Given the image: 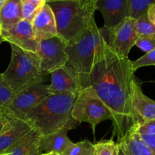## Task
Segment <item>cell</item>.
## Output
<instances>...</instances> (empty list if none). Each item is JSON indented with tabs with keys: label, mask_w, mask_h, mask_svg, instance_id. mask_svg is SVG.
<instances>
[{
	"label": "cell",
	"mask_w": 155,
	"mask_h": 155,
	"mask_svg": "<svg viewBox=\"0 0 155 155\" xmlns=\"http://www.w3.org/2000/svg\"><path fill=\"white\" fill-rule=\"evenodd\" d=\"M68 131L69 130L66 129H63L51 134L41 136L39 140V154L57 153L61 155L74 143L68 138Z\"/></svg>",
	"instance_id": "cell-16"
},
{
	"label": "cell",
	"mask_w": 155,
	"mask_h": 155,
	"mask_svg": "<svg viewBox=\"0 0 155 155\" xmlns=\"http://www.w3.org/2000/svg\"><path fill=\"white\" fill-rule=\"evenodd\" d=\"M7 1V0H0V10H1L2 7L3 6V5L5 4V2Z\"/></svg>",
	"instance_id": "cell-33"
},
{
	"label": "cell",
	"mask_w": 155,
	"mask_h": 155,
	"mask_svg": "<svg viewBox=\"0 0 155 155\" xmlns=\"http://www.w3.org/2000/svg\"><path fill=\"white\" fill-rule=\"evenodd\" d=\"M136 20L127 17L117 25L110 30H107L109 46L117 54L122 57L129 58V54L137 40Z\"/></svg>",
	"instance_id": "cell-9"
},
{
	"label": "cell",
	"mask_w": 155,
	"mask_h": 155,
	"mask_svg": "<svg viewBox=\"0 0 155 155\" xmlns=\"http://www.w3.org/2000/svg\"><path fill=\"white\" fill-rule=\"evenodd\" d=\"M15 92L0 73V109L4 110L15 96Z\"/></svg>",
	"instance_id": "cell-23"
},
{
	"label": "cell",
	"mask_w": 155,
	"mask_h": 155,
	"mask_svg": "<svg viewBox=\"0 0 155 155\" xmlns=\"http://www.w3.org/2000/svg\"><path fill=\"white\" fill-rule=\"evenodd\" d=\"M33 1H45V0H33Z\"/></svg>",
	"instance_id": "cell-40"
},
{
	"label": "cell",
	"mask_w": 155,
	"mask_h": 155,
	"mask_svg": "<svg viewBox=\"0 0 155 155\" xmlns=\"http://www.w3.org/2000/svg\"><path fill=\"white\" fill-rule=\"evenodd\" d=\"M147 15L151 22L155 24V4L151 5L147 10Z\"/></svg>",
	"instance_id": "cell-30"
},
{
	"label": "cell",
	"mask_w": 155,
	"mask_h": 155,
	"mask_svg": "<svg viewBox=\"0 0 155 155\" xmlns=\"http://www.w3.org/2000/svg\"><path fill=\"white\" fill-rule=\"evenodd\" d=\"M94 145V155H120V147L113 139L101 140Z\"/></svg>",
	"instance_id": "cell-22"
},
{
	"label": "cell",
	"mask_w": 155,
	"mask_h": 155,
	"mask_svg": "<svg viewBox=\"0 0 155 155\" xmlns=\"http://www.w3.org/2000/svg\"><path fill=\"white\" fill-rule=\"evenodd\" d=\"M39 155H45V154H39Z\"/></svg>",
	"instance_id": "cell-42"
},
{
	"label": "cell",
	"mask_w": 155,
	"mask_h": 155,
	"mask_svg": "<svg viewBox=\"0 0 155 155\" xmlns=\"http://www.w3.org/2000/svg\"><path fill=\"white\" fill-rule=\"evenodd\" d=\"M12 57L7 69L2 73L5 80L15 92L42 77L36 53L30 52L10 44Z\"/></svg>",
	"instance_id": "cell-5"
},
{
	"label": "cell",
	"mask_w": 155,
	"mask_h": 155,
	"mask_svg": "<svg viewBox=\"0 0 155 155\" xmlns=\"http://www.w3.org/2000/svg\"><path fill=\"white\" fill-rule=\"evenodd\" d=\"M139 136L142 141L148 145V148L155 155V135H139Z\"/></svg>",
	"instance_id": "cell-29"
},
{
	"label": "cell",
	"mask_w": 155,
	"mask_h": 155,
	"mask_svg": "<svg viewBox=\"0 0 155 155\" xmlns=\"http://www.w3.org/2000/svg\"><path fill=\"white\" fill-rule=\"evenodd\" d=\"M10 154V153H8V154H1V155H9Z\"/></svg>",
	"instance_id": "cell-41"
},
{
	"label": "cell",
	"mask_w": 155,
	"mask_h": 155,
	"mask_svg": "<svg viewBox=\"0 0 155 155\" xmlns=\"http://www.w3.org/2000/svg\"><path fill=\"white\" fill-rule=\"evenodd\" d=\"M32 130L31 126L24 120L10 118L0 133V155L8 154L14 145Z\"/></svg>",
	"instance_id": "cell-13"
},
{
	"label": "cell",
	"mask_w": 155,
	"mask_h": 155,
	"mask_svg": "<svg viewBox=\"0 0 155 155\" xmlns=\"http://www.w3.org/2000/svg\"><path fill=\"white\" fill-rule=\"evenodd\" d=\"M131 104L137 124L155 119V101L144 93L136 77L132 83Z\"/></svg>",
	"instance_id": "cell-12"
},
{
	"label": "cell",
	"mask_w": 155,
	"mask_h": 155,
	"mask_svg": "<svg viewBox=\"0 0 155 155\" xmlns=\"http://www.w3.org/2000/svg\"><path fill=\"white\" fill-rule=\"evenodd\" d=\"M57 1H62V0H45L46 3L52 2H57Z\"/></svg>",
	"instance_id": "cell-34"
},
{
	"label": "cell",
	"mask_w": 155,
	"mask_h": 155,
	"mask_svg": "<svg viewBox=\"0 0 155 155\" xmlns=\"http://www.w3.org/2000/svg\"><path fill=\"white\" fill-rule=\"evenodd\" d=\"M2 38L25 51L33 53L37 51L39 42L35 38L32 23L26 20H21L9 30H2Z\"/></svg>",
	"instance_id": "cell-11"
},
{
	"label": "cell",
	"mask_w": 155,
	"mask_h": 155,
	"mask_svg": "<svg viewBox=\"0 0 155 155\" xmlns=\"http://www.w3.org/2000/svg\"><path fill=\"white\" fill-rule=\"evenodd\" d=\"M106 29H99L96 24L83 33L78 39L67 46L70 65L80 77L87 76L90 72L98 51L105 40Z\"/></svg>",
	"instance_id": "cell-4"
},
{
	"label": "cell",
	"mask_w": 155,
	"mask_h": 155,
	"mask_svg": "<svg viewBox=\"0 0 155 155\" xmlns=\"http://www.w3.org/2000/svg\"><path fill=\"white\" fill-rule=\"evenodd\" d=\"M9 119H10V118H9L8 117L6 116V115H5L4 114H3L2 116L0 117V133L2 131L3 128H4L5 124L8 123V121L9 120Z\"/></svg>",
	"instance_id": "cell-31"
},
{
	"label": "cell",
	"mask_w": 155,
	"mask_h": 155,
	"mask_svg": "<svg viewBox=\"0 0 155 155\" xmlns=\"http://www.w3.org/2000/svg\"><path fill=\"white\" fill-rule=\"evenodd\" d=\"M3 115V112H2V110H1V109H0V117H1Z\"/></svg>",
	"instance_id": "cell-38"
},
{
	"label": "cell",
	"mask_w": 155,
	"mask_h": 155,
	"mask_svg": "<svg viewBox=\"0 0 155 155\" xmlns=\"http://www.w3.org/2000/svg\"><path fill=\"white\" fill-rule=\"evenodd\" d=\"M49 94H77L82 89L80 76L67 64L51 74Z\"/></svg>",
	"instance_id": "cell-10"
},
{
	"label": "cell",
	"mask_w": 155,
	"mask_h": 155,
	"mask_svg": "<svg viewBox=\"0 0 155 155\" xmlns=\"http://www.w3.org/2000/svg\"><path fill=\"white\" fill-rule=\"evenodd\" d=\"M41 135L32 130L9 151V155H39Z\"/></svg>",
	"instance_id": "cell-19"
},
{
	"label": "cell",
	"mask_w": 155,
	"mask_h": 155,
	"mask_svg": "<svg viewBox=\"0 0 155 155\" xmlns=\"http://www.w3.org/2000/svg\"><path fill=\"white\" fill-rule=\"evenodd\" d=\"M83 155H94V145H92Z\"/></svg>",
	"instance_id": "cell-32"
},
{
	"label": "cell",
	"mask_w": 155,
	"mask_h": 155,
	"mask_svg": "<svg viewBox=\"0 0 155 155\" xmlns=\"http://www.w3.org/2000/svg\"><path fill=\"white\" fill-rule=\"evenodd\" d=\"M117 143L124 155H154L140 136L132 129Z\"/></svg>",
	"instance_id": "cell-17"
},
{
	"label": "cell",
	"mask_w": 155,
	"mask_h": 155,
	"mask_svg": "<svg viewBox=\"0 0 155 155\" xmlns=\"http://www.w3.org/2000/svg\"><path fill=\"white\" fill-rule=\"evenodd\" d=\"M2 26L0 24V38L2 37Z\"/></svg>",
	"instance_id": "cell-35"
},
{
	"label": "cell",
	"mask_w": 155,
	"mask_h": 155,
	"mask_svg": "<svg viewBox=\"0 0 155 155\" xmlns=\"http://www.w3.org/2000/svg\"><path fill=\"white\" fill-rule=\"evenodd\" d=\"M97 0H62L48 2L54 12L58 36L67 44L78 39L95 25Z\"/></svg>",
	"instance_id": "cell-3"
},
{
	"label": "cell",
	"mask_w": 155,
	"mask_h": 155,
	"mask_svg": "<svg viewBox=\"0 0 155 155\" xmlns=\"http://www.w3.org/2000/svg\"><path fill=\"white\" fill-rule=\"evenodd\" d=\"M120 155H124V154H123V152H122V151H120Z\"/></svg>",
	"instance_id": "cell-39"
},
{
	"label": "cell",
	"mask_w": 155,
	"mask_h": 155,
	"mask_svg": "<svg viewBox=\"0 0 155 155\" xmlns=\"http://www.w3.org/2000/svg\"><path fill=\"white\" fill-rule=\"evenodd\" d=\"M77 94H49L32 108L26 116L27 121L41 136L58 130L75 129L80 124L71 115Z\"/></svg>",
	"instance_id": "cell-2"
},
{
	"label": "cell",
	"mask_w": 155,
	"mask_h": 155,
	"mask_svg": "<svg viewBox=\"0 0 155 155\" xmlns=\"http://www.w3.org/2000/svg\"><path fill=\"white\" fill-rule=\"evenodd\" d=\"M96 10L102 15L104 27L107 30L113 28L128 17L127 0H97Z\"/></svg>",
	"instance_id": "cell-14"
},
{
	"label": "cell",
	"mask_w": 155,
	"mask_h": 155,
	"mask_svg": "<svg viewBox=\"0 0 155 155\" xmlns=\"http://www.w3.org/2000/svg\"><path fill=\"white\" fill-rule=\"evenodd\" d=\"M49 95L45 77L15 92V96L3 114L9 118L24 120L28 112Z\"/></svg>",
	"instance_id": "cell-7"
},
{
	"label": "cell",
	"mask_w": 155,
	"mask_h": 155,
	"mask_svg": "<svg viewBox=\"0 0 155 155\" xmlns=\"http://www.w3.org/2000/svg\"><path fill=\"white\" fill-rule=\"evenodd\" d=\"M136 26L139 36H155V24L150 21L147 14L136 20Z\"/></svg>",
	"instance_id": "cell-24"
},
{
	"label": "cell",
	"mask_w": 155,
	"mask_h": 155,
	"mask_svg": "<svg viewBox=\"0 0 155 155\" xmlns=\"http://www.w3.org/2000/svg\"><path fill=\"white\" fill-rule=\"evenodd\" d=\"M71 115L78 124L88 123L90 124L94 135L96 127L100 123L107 120H112L110 110L91 86H86L79 91Z\"/></svg>",
	"instance_id": "cell-6"
},
{
	"label": "cell",
	"mask_w": 155,
	"mask_h": 155,
	"mask_svg": "<svg viewBox=\"0 0 155 155\" xmlns=\"http://www.w3.org/2000/svg\"><path fill=\"white\" fill-rule=\"evenodd\" d=\"M135 45L145 52H149L155 48V36H139Z\"/></svg>",
	"instance_id": "cell-28"
},
{
	"label": "cell",
	"mask_w": 155,
	"mask_h": 155,
	"mask_svg": "<svg viewBox=\"0 0 155 155\" xmlns=\"http://www.w3.org/2000/svg\"><path fill=\"white\" fill-rule=\"evenodd\" d=\"M132 130L139 135H155V119L136 124Z\"/></svg>",
	"instance_id": "cell-27"
},
{
	"label": "cell",
	"mask_w": 155,
	"mask_h": 155,
	"mask_svg": "<svg viewBox=\"0 0 155 155\" xmlns=\"http://www.w3.org/2000/svg\"><path fill=\"white\" fill-rule=\"evenodd\" d=\"M33 33L38 42L58 36L57 25L54 12L45 3L32 21Z\"/></svg>",
	"instance_id": "cell-15"
},
{
	"label": "cell",
	"mask_w": 155,
	"mask_h": 155,
	"mask_svg": "<svg viewBox=\"0 0 155 155\" xmlns=\"http://www.w3.org/2000/svg\"><path fill=\"white\" fill-rule=\"evenodd\" d=\"M68 44L59 36H54L39 42L36 54L39 60V71L42 77L68 64Z\"/></svg>",
	"instance_id": "cell-8"
},
{
	"label": "cell",
	"mask_w": 155,
	"mask_h": 155,
	"mask_svg": "<svg viewBox=\"0 0 155 155\" xmlns=\"http://www.w3.org/2000/svg\"><path fill=\"white\" fill-rule=\"evenodd\" d=\"M135 77L132 61L117 54L106 39L89 74L80 77L82 89L91 86L110 110L113 136L117 138V142L137 124L131 104V87Z\"/></svg>",
	"instance_id": "cell-1"
},
{
	"label": "cell",
	"mask_w": 155,
	"mask_h": 155,
	"mask_svg": "<svg viewBox=\"0 0 155 155\" xmlns=\"http://www.w3.org/2000/svg\"><path fill=\"white\" fill-rule=\"evenodd\" d=\"M92 145L88 139L73 143L61 155H83Z\"/></svg>",
	"instance_id": "cell-26"
},
{
	"label": "cell",
	"mask_w": 155,
	"mask_h": 155,
	"mask_svg": "<svg viewBox=\"0 0 155 155\" xmlns=\"http://www.w3.org/2000/svg\"><path fill=\"white\" fill-rule=\"evenodd\" d=\"M46 3L45 1H33V0H21V11L23 19L32 23L38 12Z\"/></svg>",
	"instance_id": "cell-21"
},
{
	"label": "cell",
	"mask_w": 155,
	"mask_h": 155,
	"mask_svg": "<svg viewBox=\"0 0 155 155\" xmlns=\"http://www.w3.org/2000/svg\"><path fill=\"white\" fill-rule=\"evenodd\" d=\"M148 66H155V48L147 52L137 60L132 61V68L134 71L139 68Z\"/></svg>",
	"instance_id": "cell-25"
},
{
	"label": "cell",
	"mask_w": 155,
	"mask_h": 155,
	"mask_svg": "<svg viewBox=\"0 0 155 155\" xmlns=\"http://www.w3.org/2000/svg\"><path fill=\"white\" fill-rule=\"evenodd\" d=\"M45 155H60L59 154H57V153H49V154H47Z\"/></svg>",
	"instance_id": "cell-36"
},
{
	"label": "cell",
	"mask_w": 155,
	"mask_h": 155,
	"mask_svg": "<svg viewBox=\"0 0 155 155\" xmlns=\"http://www.w3.org/2000/svg\"><path fill=\"white\" fill-rule=\"evenodd\" d=\"M4 42V40H3V39H2V38H0V45H1V44L2 43V42Z\"/></svg>",
	"instance_id": "cell-37"
},
{
	"label": "cell",
	"mask_w": 155,
	"mask_h": 155,
	"mask_svg": "<svg viewBox=\"0 0 155 155\" xmlns=\"http://www.w3.org/2000/svg\"><path fill=\"white\" fill-rule=\"evenodd\" d=\"M23 20L21 0H7L0 10V24L7 30Z\"/></svg>",
	"instance_id": "cell-18"
},
{
	"label": "cell",
	"mask_w": 155,
	"mask_h": 155,
	"mask_svg": "<svg viewBox=\"0 0 155 155\" xmlns=\"http://www.w3.org/2000/svg\"><path fill=\"white\" fill-rule=\"evenodd\" d=\"M155 4V0H127L128 17L137 20L147 13L148 8Z\"/></svg>",
	"instance_id": "cell-20"
}]
</instances>
